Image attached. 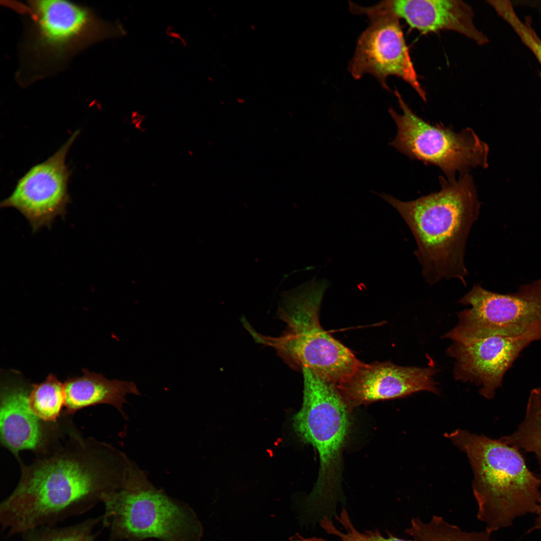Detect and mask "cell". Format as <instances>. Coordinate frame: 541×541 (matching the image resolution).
<instances>
[{
  "label": "cell",
  "mask_w": 541,
  "mask_h": 541,
  "mask_svg": "<svg viewBox=\"0 0 541 541\" xmlns=\"http://www.w3.org/2000/svg\"><path fill=\"white\" fill-rule=\"evenodd\" d=\"M394 93L402 113L389 109L397 128L390 146L412 159L438 166L449 181L455 180L456 172L461 175L471 168L488 166V146L472 129L457 132L430 124L411 110L396 89Z\"/></svg>",
  "instance_id": "ba28073f"
},
{
  "label": "cell",
  "mask_w": 541,
  "mask_h": 541,
  "mask_svg": "<svg viewBox=\"0 0 541 541\" xmlns=\"http://www.w3.org/2000/svg\"><path fill=\"white\" fill-rule=\"evenodd\" d=\"M302 372L303 403L293 425L320 458L318 478L307 503L315 510L326 511L333 507L340 489L341 453L349 432L350 409L336 385L309 369Z\"/></svg>",
  "instance_id": "52a82bcc"
},
{
  "label": "cell",
  "mask_w": 541,
  "mask_h": 541,
  "mask_svg": "<svg viewBox=\"0 0 541 541\" xmlns=\"http://www.w3.org/2000/svg\"><path fill=\"white\" fill-rule=\"evenodd\" d=\"M353 14H365L370 20L369 27L359 37L349 70L353 78H361L369 74L385 89L388 77L395 76L409 84L421 98L426 101L412 62L401 27L399 18L393 12L390 1H384L369 7L351 2Z\"/></svg>",
  "instance_id": "30bf717a"
},
{
  "label": "cell",
  "mask_w": 541,
  "mask_h": 541,
  "mask_svg": "<svg viewBox=\"0 0 541 541\" xmlns=\"http://www.w3.org/2000/svg\"><path fill=\"white\" fill-rule=\"evenodd\" d=\"M102 517H90L69 526H41L27 529L20 534V541H95V529Z\"/></svg>",
  "instance_id": "ffe728a7"
},
{
  "label": "cell",
  "mask_w": 541,
  "mask_h": 541,
  "mask_svg": "<svg viewBox=\"0 0 541 541\" xmlns=\"http://www.w3.org/2000/svg\"><path fill=\"white\" fill-rule=\"evenodd\" d=\"M64 387L66 409L63 413L69 415L87 407L105 404L114 406L124 417L126 396L140 394L133 382L109 380L87 369L82 370L81 376L68 378Z\"/></svg>",
  "instance_id": "2e32d148"
},
{
  "label": "cell",
  "mask_w": 541,
  "mask_h": 541,
  "mask_svg": "<svg viewBox=\"0 0 541 541\" xmlns=\"http://www.w3.org/2000/svg\"><path fill=\"white\" fill-rule=\"evenodd\" d=\"M500 439L518 450L533 453L541 465V387L530 391L524 419L517 429Z\"/></svg>",
  "instance_id": "e0dca14e"
},
{
  "label": "cell",
  "mask_w": 541,
  "mask_h": 541,
  "mask_svg": "<svg viewBox=\"0 0 541 541\" xmlns=\"http://www.w3.org/2000/svg\"><path fill=\"white\" fill-rule=\"evenodd\" d=\"M539 477L541 479V475ZM535 513L536 515V518L534 522V526L531 528L529 531L535 529L541 530V500L538 504Z\"/></svg>",
  "instance_id": "603a6c76"
},
{
  "label": "cell",
  "mask_w": 541,
  "mask_h": 541,
  "mask_svg": "<svg viewBox=\"0 0 541 541\" xmlns=\"http://www.w3.org/2000/svg\"><path fill=\"white\" fill-rule=\"evenodd\" d=\"M29 402L33 412L42 421L57 422L65 406L64 383L53 373L49 374L44 381L31 385Z\"/></svg>",
  "instance_id": "ac0fdd59"
},
{
  "label": "cell",
  "mask_w": 541,
  "mask_h": 541,
  "mask_svg": "<svg viewBox=\"0 0 541 541\" xmlns=\"http://www.w3.org/2000/svg\"><path fill=\"white\" fill-rule=\"evenodd\" d=\"M439 181V191L412 201L378 194L398 212L410 228L417 244L414 253L426 282L434 285L443 279H458L466 286V244L480 203L468 172L457 180L440 176Z\"/></svg>",
  "instance_id": "7a4b0ae2"
},
{
  "label": "cell",
  "mask_w": 541,
  "mask_h": 541,
  "mask_svg": "<svg viewBox=\"0 0 541 541\" xmlns=\"http://www.w3.org/2000/svg\"><path fill=\"white\" fill-rule=\"evenodd\" d=\"M469 305L457 314L458 323L444 335L466 343L492 336H516L541 327V280L500 294L474 284L459 301Z\"/></svg>",
  "instance_id": "9c48e42d"
},
{
  "label": "cell",
  "mask_w": 541,
  "mask_h": 541,
  "mask_svg": "<svg viewBox=\"0 0 541 541\" xmlns=\"http://www.w3.org/2000/svg\"><path fill=\"white\" fill-rule=\"evenodd\" d=\"M103 524L111 539L196 541L201 528L191 511L156 488L129 462L120 487L105 494Z\"/></svg>",
  "instance_id": "8992f818"
},
{
  "label": "cell",
  "mask_w": 541,
  "mask_h": 541,
  "mask_svg": "<svg viewBox=\"0 0 541 541\" xmlns=\"http://www.w3.org/2000/svg\"><path fill=\"white\" fill-rule=\"evenodd\" d=\"M433 367H404L391 362L362 363L337 385L350 410L370 403L406 396L420 391L438 393Z\"/></svg>",
  "instance_id": "4fadbf2b"
},
{
  "label": "cell",
  "mask_w": 541,
  "mask_h": 541,
  "mask_svg": "<svg viewBox=\"0 0 541 541\" xmlns=\"http://www.w3.org/2000/svg\"><path fill=\"white\" fill-rule=\"evenodd\" d=\"M502 18L534 54L541 67V39L531 27L530 20L521 21L513 8L506 10L503 13ZM540 76L541 77V71Z\"/></svg>",
  "instance_id": "7402d4cb"
},
{
  "label": "cell",
  "mask_w": 541,
  "mask_h": 541,
  "mask_svg": "<svg viewBox=\"0 0 541 541\" xmlns=\"http://www.w3.org/2000/svg\"><path fill=\"white\" fill-rule=\"evenodd\" d=\"M406 532L415 541H492L491 533L486 530L466 532L437 515L428 522L413 518Z\"/></svg>",
  "instance_id": "d6986e66"
},
{
  "label": "cell",
  "mask_w": 541,
  "mask_h": 541,
  "mask_svg": "<svg viewBox=\"0 0 541 541\" xmlns=\"http://www.w3.org/2000/svg\"><path fill=\"white\" fill-rule=\"evenodd\" d=\"M69 416L46 424L31 463L18 459L20 480L0 504L7 537L84 514L121 485L128 460L110 445L84 437Z\"/></svg>",
  "instance_id": "6da1fadb"
},
{
  "label": "cell",
  "mask_w": 541,
  "mask_h": 541,
  "mask_svg": "<svg viewBox=\"0 0 541 541\" xmlns=\"http://www.w3.org/2000/svg\"><path fill=\"white\" fill-rule=\"evenodd\" d=\"M79 133L75 131L52 156L31 168L18 180L12 194L0 203L2 208L18 210L34 232L44 226L50 227L56 217L65 215L70 201L68 184L71 175L66 158Z\"/></svg>",
  "instance_id": "8fae6325"
},
{
  "label": "cell",
  "mask_w": 541,
  "mask_h": 541,
  "mask_svg": "<svg viewBox=\"0 0 541 541\" xmlns=\"http://www.w3.org/2000/svg\"><path fill=\"white\" fill-rule=\"evenodd\" d=\"M467 455L474 473L477 517L491 533L535 513L541 500V479L528 468L519 450L499 439L456 429L445 433Z\"/></svg>",
  "instance_id": "277c9868"
},
{
  "label": "cell",
  "mask_w": 541,
  "mask_h": 541,
  "mask_svg": "<svg viewBox=\"0 0 541 541\" xmlns=\"http://www.w3.org/2000/svg\"><path fill=\"white\" fill-rule=\"evenodd\" d=\"M3 4L25 20L17 75L25 85L63 69L93 44L123 33L120 26L101 19L92 9L70 1H4Z\"/></svg>",
  "instance_id": "3957f363"
},
{
  "label": "cell",
  "mask_w": 541,
  "mask_h": 541,
  "mask_svg": "<svg viewBox=\"0 0 541 541\" xmlns=\"http://www.w3.org/2000/svg\"><path fill=\"white\" fill-rule=\"evenodd\" d=\"M539 340L541 327L516 336L496 335L466 343L453 342L446 352L455 360L454 378L480 386V394L490 399L522 350Z\"/></svg>",
  "instance_id": "7c38bea8"
},
{
  "label": "cell",
  "mask_w": 541,
  "mask_h": 541,
  "mask_svg": "<svg viewBox=\"0 0 541 541\" xmlns=\"http://www.w3.org/2000/svg\"><path fill=\"white\" fill-rule=\"evenodd\" d=\"M342 526L338 528L329 517L325 516L320 520L322 528L329 534L337 537L336 540H328L322 537H303L297 535L293 541H415L399 538L393 535L385 537L378 530L360 531L353 525L347 510L343 508L339 515L335 516Z\"/></svg>",
  "instance_id": "44dd1931"
},
{
  "label": "cell",
  "mask_w": 541,
  "mask_h": 541,
  "mask_svg": "<svg viewBox=\"0 0 541 541\" xmlns=\"http://www.w3.org/2000/svg\"><path fill=\"white\" fill-rule=\"evenodd\" d=\"M329 285L326 279L314 277L292 293L279 309V316L286 325L280 336L260 334L244 319L242 324L254 341L274 349L293 369H309L339 385L362 362L320 325L321 303Z\"/></svg>",
  "instance_id": "5b68a950"
},
{
  "label": "cell",
  "mask_w": 541,
  "mask_h": 541,
  "mask_svg": "<svg viewBox=\"0 0 541 541\" xmlns=\"http://www.w3.org/2000/svg\"><path fill=\"white\" fill-rule=\"evenodd\" d=\"M393 12L404 20L409 27L426 34L440 30H450L462 34L483 45L487 37L474 23L472 8L459 0L390 1Z\"/></svg>",
  "instance_id": "9a60e30c"
},
{
  "label": "cell",
  "mask_w": 541,
  "mask_h": 541,
  "mask_svg": "<svg viewBox=\"0 0 541 541\" xmlns=\"http://www.w3.org/2000/svg\"><path fill=\"white\" fill-rule=\"evenodd\" d=\"M31 385L20 378L5 380L0 394V440L18 459L20 452L36 451L45 435V422L32 410L29 402Z\"/></svg>",
  "instance_id": "5bb4252c"
}]
</instances>
